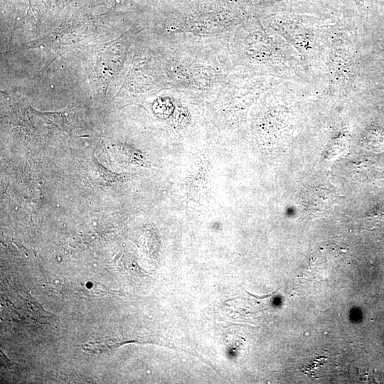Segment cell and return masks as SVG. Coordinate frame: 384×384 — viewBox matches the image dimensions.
Instances as JSON below:
<instances>
[{"mask_svg": "<svg viewBox=\"0 0 384 384\" xmlns=\"http://www.w3.org/2000/svg\"><path fill=\"white\" fill-rule=\"evenodd\" d=\"M100 0H94L95 2H98ZM117 1V0H116Z\"/></svg>", "mask_w": 384, "mask_h": 384, "instance_id": "1", "label": "cell"}]
</instances>
